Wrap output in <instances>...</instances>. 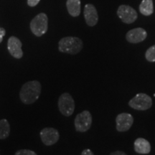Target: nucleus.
<instances>
[{
	"mask_svg": "<svg viewBox=\"0 0 155 155\" xmlns=\"http://www.w3.org/2000/svg\"><path fill=\"white\" fill-rule=\"evenodd\" d=\"M41 89V84L39 81H28L22 86L19 92L21 101L27 105L34 104L40 97Z\"/></svg>",
	"mask_w": 155,
	"mask_h": 155,
	"instance_id": "1",
	"label": "nucleus"
},
{
	"mask_svg": "<svg viewBox=\"0 0 155 155\" xmlns=\"http://www.w3.org/2000/svg\"><path fill=\"white\" fill-rule=\"evenodd\" d=\"M58 45L59 50L62 53L75 55L82 50L83 42L76 37H65L60 40Z\"/></svg>",
	"mask_w": 155,
	"mask_h": 155,
	"instance_id": "2",
	"label": "nucleus"
},
{
	"mask_svg": "<svg viewBox=\"0 0 155 155\" xmlns=\"http://www.w3.org/2000/svg\"><path fill=\"white\" fill-rule=\"evenodd\" d=\"M48 28V19L45 13L37 15L30 22V29L32 32L37 37H41L45 34Z\"/></svg>",
	"mask_w": 155,
	"mask_h": 155,
	"instance_id": "3",
	"label": "nucleus"
},
{
	"mask_svg": "<svg viewBox=\"0 0 155 155\" xmlns=\"http://www.w3.org/2000/svg\"><path fill=\"white\" fill-rule=\"evenodd\" d=\"M129 105L134 109L138 111H146L152 106V99L146 94H138L129 101Z\"/></svg>",
	"mask_w": 155,
	"mask_h": 155,
	"instance_id": "4",
	"label": "nucleus"
},
{
	"mask_svg": "<svg viewBox=\"0 0 155 155\" xmlns=\"http://www.w3.org/2000/svg\"><path fill=\"white\" fill-rule=\"evenodd\" d=\"M58 108L60 112L65 116H70L75 110V101L73 97L68 93H64L58 99Z\"/></svg>",
	"mask_w": 155,
	"mask_h": 155,
	"instance_id": "5",
	"label": "nucleus"
},
{
	"mask_svg": "<svg viewBox=\"0 0 155 155\" xmlns=\"http://www.w3.org/2000/svg\"><path fill=\"white\" fill-rule=\"evenodd\" d=\"M75 130L79 132H86L92 125V116L88 111H83L75 116L74 121Z\"/></svg>",
	"mask_w": 155,
	"mask_h": 155,
	"instance_id": "6",
	"label": "nucleus"
},
{
	"mask_svg": "<svg viewBox=\"0 0 155 155\" xmlns=\"http://www.w3.org/2000/svg\"><path fill=\"white\" fill-rule=\"evenodd\" d=\"M117 15L122 22L126 24L134 22L138 17L135 9L128 5L119 6L117 10Z\"/></svg>",
	"mask_w": 155,
	"mask_h": 155,
	"instance_id": "7",
	"label": "nucleus"
},
{
	"mask_svg": "<svg viewBox=\"0 0 155 155\" xmlns=\"http://www.w3.org/2000/svg\"><path fill=\"white\" fill-rule=\"evenodd\" d=\"M42 143L46 146H51L58 142L60 138L59 132L57 129L51 127L44 128L40 133Z\"/></svg>",
	"mask_w": 155,
	"mask_h": 155,
	"instance_id": "8",
	"label": "nucleus"
},
{
	"mask_svg": "<svg viewBox=\"0 0 155 155\" xmlns=\"http://www.w3.org/2000/svg\"><path fill=\"white\" fill-rule=\"evenodd\" d=\"M116 129L120 132H124L130 129L134 123V118L130 114L121 113L116 116Z\"/></svg>",
	"mask_w": 155,
	"mask_h": 155,
	"instance_id": "9",
	"label": "nucleus"
},
{
	"mask_svg": "<svg viewBox=\"0 0 155 155\" xmlns=\"http://www.w3.org/2000/svg\"><path fill=\"white\" fill-rule=\"evenodd\" d=\"M22 46V42L16 37L12 36L9 38L8 42H7V48L11 55L17 59H20L23 56Z\"/></svg>",
	"mask_w": 155,
	"mask_h": 155,
	"instance_id": "10",
	"label": "nucleus"
},
{
	"mask_svg": "<svg viewBox=\"0 0 155 155\" xmlns=\"http://www.w3.org/2000/svg\"><path fill=\"white\" fill-rule=\"evenodd\" d=\"M147 37V32L143 28H138L129 30L126 35V39L131 43H139L143 42Z\"/></svg>",
	"mask_w": 155,
	"mask_h": 155,
	"instance_id": "11",
	"label": "nucleus"
},
{
	"mask_svg": "<svg viewBox=\"0 0 155 155\" xmlns=\"http://www.w3.org/2000/svg\"><path fill=\"white\" fill-rule=\"evenodd\" d=\"M84 17L87 25L90 27H94L98 21V15L96 7L93 5L88 4L85 6Z\"/></svg>",
	"mask_w": 155,
	"mask_h": 155,
	"instance_id": "12",
	"label": "nucleus"
},
{
	"mask_svg": "<svg viewBox=\"0 0 155 155\" xmlns=\"http://www.w3.org/2000/svg\"><path fill=\"white\" fill-rule=\"evenodd\" d=\"M134 150L138 154H149L151 151V145L147 139L138 138L134 141Z\"/></svg>",
	"mask_w": 155,
	"mask_h": 155,
	"instance_id": "13",
	"label": "nucleus"
},
{
	"mask_svg": "<svg viewBox=\"0 0 155 155\" xmlns=\"http://www.w3.org/2000/svg\"><path fill=\"white\" fill-rule=\"evenodd\" d=\"M66 7L69 14L78 17L81 13V0H67Z\"/></svg>",
	"mask_w": 155,
	"mask_h": 155,
	"instance_id": "14",
	"label": "nucleus"
},
{
	"mask_svg": "<svg viewBox=\"0 0 155 155\" xmlns=\"http://www.w3.org/2000/svg\"><path fill=\"white\" fill-rule=\"evenodd\" d=\"M139 11L145 16H150L154 12L152 0H143L139 6Z\"/></svg>",
	"mask_w": 155,
	"mask_h": 155,
	"instance_id": "15",
	"label": "nucleus"
},
{
	"mask_svg": "<svg viewBox=\"0 0 155 155\" xmlns=\"http://www.w3.org/2000/svg\"><path fill=\"white\" fill-rule=\"evenodd\" d=\"M10 134V126L7 119L0 120V139H5Z\"/></svg>",
	"mask_w": 155,
	"mask_h": 155,
	"instance_id": "16",
	"label": "nucleus"
},
{
	"mask_svg": "<svg viewBox=\"0 0 155 155\" xmlns=\"http://www.w3.org/2000/svg\"><path fill=\"white\" fill-rule=\"evenodd\" d=\"M145 58L149 62H155V45L151 46L145 53Z\"/></svg>",
	"mask_w": 155,
	"mask_h": 155,
	"instance_id": "17",
	"label": "nucleus"
},
{
	"mask_svg": "<svg viewBox=\"0 0 155 155\" xmlns=\"http://www.w3.org/2000/svg\"><path fill=\"white\" fill-rule=\"evenodd\" d=\"M15 155H38L35 152L29 150H21L17 151Z\"/></svg>",
	"mask_w": 155,
	"mask_h": 155,
	"instance_id": "18",
	"label": "nucleus"
},
{
	"mask_svg": "<svg viewBox=\"0 0 155 155\" xmlns=\"http://www.w3.org/2000/svg\"><path fill=\"white\" fill-rule=\"evenodd\" d=\"M40 0H28V4L30 7H35L40 2Z\"/></svg>",
	"mask_w": 155,
	"mask_h": 155,
	"instance_id": "19",
	"label": "nucleus"
},
{
	"mask_svg": "<svg viewBox=\"0 0 155 155\" xmlns=\"http://www.w3.org/2000/svg\"><path fill=\"white\" fill-rule=\"evenodd\" d=\"M5 34H6V31H5V29L0 28V43L2 42L3 37L5 35Z\"/></svg>",
	"mask_w": 155,
	"mask_h": 155,
	"instance_id": "20",
	"label": "nucleus"
},
{
	"mask_svg": "<svg viewBox=\"0 0 155 155\" xmlns=\"http://www.w3.org/2000/svg\"><path fill=\"white\" fill-rule=\"evenodd\" d=\"M81 155H94V153L92 152L91 150H88V149H87V150H84L81 153Z\"/></svg>",
	"mask_w": 155,
	"mask_h": 155,
	"instance_id": "21",
	"label": "nucleus"
},
{
	"mask_svg": "<svg viewBox=\"0 0 155 155\" xmlns=\"http://www.w3.org/2000/svg\"><path fill=\"white\" fill-rule=\"evenodd\" d=\"M110 155H127V154L121 151H116V152H112Z\"/></svg>",
	"mask_w": 155,
	"mask_h": 155,
	"instance_id": "22",
	"label": "nucleus"
}]
</instances>
